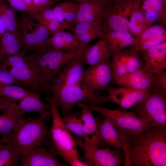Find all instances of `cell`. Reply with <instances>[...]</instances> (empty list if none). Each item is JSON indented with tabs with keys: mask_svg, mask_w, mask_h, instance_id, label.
Instances as JSON below:
<instances>
[{
	"mask_svg": "<svg viewBox=\"0 0 166 166\" xmlns=\"http://www.w3.org/2000/svg\"><path fill=\"white\" fill-rule=\"evenodd\" d=\"M83 56L85 62L90 66L109 59L111 55L104 36L93 45H89Z\"/></svg>",
	"mask_w": 166,
	"mask_h": 166,
	"instance_id": "603a6c76",
	"label": "cell"
},
{
	"mask_svg": "<svg viewBox=\"0 0 166 166\" xmlns=\"http://www.w3.org/2000/svg\"><path fill=\"white\" fill-rule=\"evenodd\" d=\"M114 80L115 83L120 87L146 90L151 93L166 96L159 87L154 74L144 67Z\"/></svg>",
	"mask_w": 166,
	"mask_h": 166,
	"instance_id": "8fae6325",
	"label": "cell"
},
{
	"mask_svg": "<svg viewBox=\"0 0 166 166\" xmlns=\"http://www.w3.org/2000/svg\"><path fill=\"white\" fill-rule=\"evenodd\" d=\"M154 74L159 87L166 94V72L165 70H160Z\"/></svg>",
	"mask_w": 166,
	"mask_h": 166,
	"instance_id": "7bdbcfd3",
	"label": "cell"
},
{
	"mask_svg": "<svg viewBox=\"0 0 166 166\" xmlns=\"http://www.w3.org/2000/svg\"><path fill=\"white\" fill-rule=\"evenodd\" d=\"M27 6L29 10V14L33 13L32 10V0H23Z\"/></svg>",
	"mask_w": 166,
	"mask_h": 166,
	"instance_id": "f6af8a7d",
	"label": "cell"
},
{
	"mask_svg": "<svg viewBox=\"0 0 166 166\" xmlns=\"http://www.w3.org/2000/svg\"><path fill=\"white\" fill-rule=\"evenodd\" d=\"M81 109V117L83 125L84 143L86 144L103 147L106 144L99 132L93 111L89 105L81 102L77 105Z\"/></svg>",
	"mask_w": 166,
	"mask_h": 166,
	"instance_id": "2e32d148",
	"label": "cell"
},
{
	"mask_svg": "<svg viewBox=\"0 0 166 166\" xmlns=\"http://www.w3.org/2000/svg\"><path fill=\"white\" fill-rule=\"evenodd\" d=\"M111 4V1L107 0H86L78 3L74 24L82 22H97L102 25Z\"/></svg>",
	"mask_w": 166,
	"mask_h": 166,
	"instance_id": "4fadbf2b",
	"label": "cell"
},
{
	"mask_svg": "<svg viewBox=\"0 0 166 166\" xmlns=\"http://www.w3.org/2000/svg\"><path fill=\"white\" fill-rule=\"evenodd\" d=\"M42 98L33 96L26 97L16 104L17 109L24 114L26 113H37L40 115L50 110L49 104L42 102Z\"/></svg>",
	"mask_w": 166,
	"mask_h": 166,
	"instance_id": "4316f807",
	"label": "cell"
},
{
	"mask_svg": "<svg viewBox=\"0 0 166 166\" xmlns=\"http://www.w3.org/2000/svg\"><path fill=\"white\" fill-rule=\"evenodd\" d=\"M49 92L52 93L57 107L64 115L72 112L74 106L81 102L101 105L110 101L109 96L95 94L89 89L82 81L72 85L50 88L47 93Z\"/></svg>",
	"mask_w": 166,
	"mask_h": 166,
	"instance_id": "8992f818",
	"label": "cell"
},
{
	"mask_svg": "<svg viewBox=\"0 0 166 166\" xmlns=\"http://www.w3.org/2000/svg\"><path fill=\"white\" fill-rule=\"evenodd\" d=\"M15 13L5 1L0 0V19L7 31L14 33L19 32Z\"/></svg>",
	"mask_w": 166,
	"mask_h": 166,
	"instance_id": "4dcf8cb0",
	"label": "cell"
},
{
	"mask_svg": "<svg viewBox=\"0 0 166 166\" xmlns=\"http://www.w3.org/2000/svg\"><path fill=\"white\" fill-rule=\"evenodd\" d=\"M111 62L113 78L114 80L127 74L128 66L123 49L112 55Z\"/></svg>",
	"mask_w": 166,
	"mask_h": 166,
	"instance_id": "836d02e7",
	"label": "cell"
},
{
	"mask_svg": "<svg viewBox=\"0 0 166 166\" xmlns=\"http://www.w3.org/2000/svg\"><path fill=\"white\" fill-rule=\"evenodd\" d=\"M57 0V2H59V1H61V0Z\"/></svg>",
	"mask_w": 166,
	"mask_h": 166,
	"instance_id": "681fc988",
	"label": "cell"
},
{
	"mask_svg": "<svg viewBox=\"0 0 166 166\" xmlns=\"http://www.w3.org/2000/svg\"><path fill=\"white\" fill-rule=\"evenodd\" d=\"M45 44L54 50L64 51H74L89 45L80 42L73 34L64 30L49 36L46 41Z\"/></svg>",
	"mask_w": 166,
	"mask_h": 166,
	"instance_id": "d6986e66",
	"label": "cell"
},
{
	"mask_svg": "<svg viewBox=\"0 0 166 166\" xmlns=\"http://www.w3.org/2000/svg\"><path fill=\"white\" fill-rule=\"evenodd\" d=\"M166 41V35L137 43L132 49L137 52L145 51L151 47Z\"/></svg>",
	"mask_w": 166,
	"mask_h": 166,
	"instance_id": "f35d334b",
	"label": "cell"
},
{
	"mask_svg": "<svg viewBox=\"0 0 166 166\" xmlns=\"http://www.w3.org/2000/svg\"><path fill=\"white\" fill-rule=\"evenodd\" d=\"M62 121L69 131L77 136L83 137V125L81 117H78L76 113L71 112L61 117Z\"/></svg>",
	"mask_w": 166,
	"mask_h": 166,
	"instance_id": "e575fe53",
	"label": "cell"
},
{
	"mask_svg": "<svg viewBox=\"0 0 166 166\" xmlns=\"http://www.w3.org/2000/svg\"><path fill=\"white\" fill-rule=\"evenodd\" d=\"M6 111L0 115V136L2 138L11 134L18 120L23 115L9 105L7 106Z\"/></svg>",
	"mask_w": 166,
	"mask_h": 166,
	"instance_id": "484cf974",
	"label": "cell"
},
{
	"mask_svg": "<svg viewBox=\"0 0 166 166\" xmlns=\"http://www.w3.org/2000/svg\"><path fill=\"white\" fill-rule=\"evenodd\" d=\"M110 101L126 110L141 102L151 93L149 92L128 88L109 87L107 89Z\"/></svg>",
	"mask_w": 166,
	"mask_h": 166,
	"instance_id": "5bb4252c",
	"label": "cell"
},
{
	"mask_svg": "<svg viewBox=\"0 0 166 166\" xmlns=\"http://www.w3.org/2000/svg\"><path fill=\"white\" fill-rule=\"evenodd\" d=\"M129 16L130 32L136 39L147 26L141 10V0H134Z\"/></svg>",
	"mask_w": 166,
	"mask_h": 166,
	"instance_id": "83f0119b",
	"label": "cell"
},
{
	"mask_svg": "<svg viewBox=\"0 0 166 166\" xmlns=\"http://www.w3.org/2000/svg\"><path fill=\"white\" fill-rule=\"evenodd\" d=\"M166 2V0H144L143 3H141V10L143 12H144L150 7H152L158 14L159 24L165 26Z\"/></svg>",
	"mask_w": 166,
	"mask_h": 166,
	"instance_id": "d590c367",
	"label": "cell"
},
{
	"mask_svg": "<svg viewBox=\"0 0 166 166\" xmlns=\"http://www.w3.org/2000/svg\"><path fill=\"white\" fill-rule=\"evenodd\" d=\"M57 2L56 0H32L33 13L40 12L46 9L50 8Z\"/></svg>",
	"mask_w": 166,
	"mask_h": 166,
	"instance_id": "ab89813d",
	"label": "cell"
},
{
	"mask_svg": "<svg viewBox=\"0 0 166 166\" xmlns=\"http://www.w3.org/2000/svg\"><path fill=\"white\" fill-rule=\"evenodd\" d=\"M29 14L30 18L36 19L39 23L46 28L49 36L61 30L70 29L69 27L57 19L51 8L46 9L40 12H34Z\"/></svg>",
	"mask_w": 166,
	"mask_h": 166,
	"instance_id": "cb8c5ba5",
	"label": "cell"
},
{
	"mask_svg": "<svg viewBox=\"0 0 166 166\" xmlns=\"http://www.w3.org/2000/svg\"><path fill=\"white\" fill-rule=\"evenodd\" d=\"M85 63L82 55L66 64L56 75L45 93L51 87L72 85L82 82Z\"/></svg>",
	"mask_w": 166,
	"mask_h": 166,
	"instance_id": "9a60e30c",
	"label": "cell"
},
{
	"mask_svg": "<svg viewBox=\"0 0 166 166\" xmlns=\"http://www.w3.org/2000/svg\"><path fill=\"white\" fill-rule=\"evenodd\" d=\"M22 44L19 32L6 31L0 44V63L10 56L21 54Z\"/></svg>",
	"mask_w": 166,
	"mask_h": 166,
	"instance_id": "7402d4cb",
	"label": "cell"
},
{
	"mask_svg": "<svg viewBox=\"0 0 166 166\" xmlns=\"http://www.w3.org/2000/svg\"><path fill=\"white\" fill-rule=\"evenodd\" d=\"M0 69L9 72L32 92L39 94L42 92L33 66L31 53L10 56L0 63Z\"/></svg>",
	"mask_w": 166,
	"mask_h": 166,
	"instance_id": "52a82bcc",
	"label": "cell"
},
{
	"mask_svg": "<svg viewBox=\"0 0 166 166\" xmlns=\"http://www.w3.org/2000/svg\"><path fill=\"white\" fill-rule=\"evenodd\" d=\"M103 117L101 118L100 115L95 118L101 137L106 144L117 148H120L124 152V146L117 131L109 119Z\"/></svg>",
	"mask_w": 166,
	"mask_h": 166,
	"instance_id": "44dd1931",
	"label": "cell"
},
{
	"mask_svg": "<svg viewBox=\"0 0 166 166\" xmlns=\"http://www.w3.org/2000/svg\"><path fill=\"white\" fill-rule=\"evenodd\" d=\"M51 116V112L49 110L37 118H21L11 134L1 138L0 142L10 144L20 156L28 153L38 146H42L44 140L49 132L46 122Z\"/></svg>",
	"mask_w": 166,
	"mask_h": 166,
	"instance_id": "3957f363",
	"label": "cell"
},
{
	"mask_svg": "<svg viewBox=\"0 0 166 166\" xmlns=\"http://www.w3.org/2000/svg\"><path fill=\"white\" fill-rule=\"evenodd\" d=\"M75 37L85 44L104 36L102 24L97 22H82L75 24L70 29Z\"/></svg>",
	"mask_w": 166,
	"mask_h": 166,
	"instance_id": "ffe728a7",
	"label": "cell"
},
{
	"mask_svg": "<svg viewBox=\"0 0 166 166\" xmlns=\"http://www.w3.org/2000/svg\"><path fill=\"white\" fill-rule=\"evenodd\" d=\"M74 138L84 152L83 161L89 166H119L124 163V156L121 149L101 148L86 144L77 137Z\"/></svg>",
	"mask_w": 166,
	"mask_h": 166,
	"instance_id": "30bf717a",
	"label": "cell"
},
{
	"mask_svg": "<svg viewBox=\"0 0 166 166\" xmlns=\"http://www.w3.org/2000/svg\"><path fill=\"white\" fill-rule=\"evenodd\" d=\"M6 106L5 105L0 101V110H5Z\"/></svg>",
	"mask_w": 166,
	"mask_h": 166,
	"instance_id": "bcb514c9",
	"label": "cell"
},
{
	"mask_svg": "<svg viewBox=\"0 0 166 166\" xmlns=\"http://www.w3.org/2000/svg\"><path fill=\"white\" fill-rule=\"evenodd\" d=\"M130 111L148 127L166 128V96L152 93Z\"/></svg>",
	"mask_w": 166,
	"mask_h": 166,
	"instance_id": "ba28073f",
	"label": "cell"
},
{
	"mask_svg": "<svg viewBox=\"0 0 166 166\" xmlns=\"http://www.w3.org/2000/svg\"><path fill=\"white\" fill-rule=\"evenodd\" d=\"M131 34L130 32L118 31H109L105 33L104 37L111 56L118 52L124 38Z\"/></svg>",
	"mask_w": 166,
	"mask_h": 166,
	"instance_id": "d6a6232c",
	"label": "cell"
},
{
	"mask_svg": "<svg viewBox=\"0 0 166 166\" xmlns=\"http://www.w3.org/2000/svg\"><path fill=\"white\" fill-rule=\"evenodd\" d=\"M20 155L9 144L6 143L0 149V166H20Z\"/></svg>",
	"mask_w": 166,
	"mask_h": 166,
	"instance_id": "1f68e13d",
	"label": "cell"
},
{
	"mask_svg": "<svg viewBox=\"0 0 166 166\" xmlns=\"http://www.w3.org/2000/svg\"><path fill=\"white\" fill-rule=\"evenodd\" d=\"M89 105L93 112L107 118L114 126L124 146V166H129L128 153L131 143L148 126L130 111L111 109L96 105Z\"/></svg>",
	"mask_w": 166,
	"mask_h": 166,
	"instance_id": "5b68a950",
	"label": "cell"
},
{
	"mask_svg": "<svg viewBox=\"0 0 166 166\" xmlns=\"http://www.w3.org/2000/svg\"><path fill=\"white\" fill-rule=\"evenodd\" d=\"M55 156L42 146H38L28 153L20 156L21 166H63Z\"/></svg>",
	"mask_w": 166,
	"mask_h": 166,
	"instance_id": "e0dca14e",
	"label": "cell"
},
{
	"mask_svg": "<svg viewBox=\"0 0 166 166\" xmlns=\"http://www.w3.org/2000/svg\"><path fill=\"white\" fill-rule=\"evenodd\" d=\"M108 0V1H112L113 0Z\"/></svg>",
	"mask_w": 166,
	"mask_h": 166,
	"instance_id": "f907efd6",
	"label": "cell"
},
{
	"mask_svg": "<svg viewBox=\"0 0 166 166\" xmlns=\"http://www.w3.org/2000/svg\"><path fill=\"white\" fill-rule=\"evenodd\" d=\"M77 3H80L86 0H70Z\"/></svg>",
	"mask_w": 166,
	"mask_h": 166,
	"instance_id": "7dc6e473",
	"label": "cell"
},
{
	"mask_svg": "<svg viewBox=\"0 0 166 166\" xmlns=\"http://www.w3.org/2000/svg\"><path fill=\"white\" fill-rule=\"evenodd\" d=\"M30 96L42 98L40 95L26 89L19 85H0V97L9 99L13 101H18Z\"/></svg>",
	"mask_w": 166,
	"mask_h": 166,
	"instance_id": "f1b7e54d",
	"label": "cell"
},
{
	"mask_svg": "<svg viewBox=\"0 0 166 166\" xmlns=\"http://www.w3.org/2000/svg\"><path fill=\"white\" fill-rule=\"evenodd\" d=\"M15 85L24 86L23 84L15 78L10 73L0 69V85Z\"/></svg>",
	"mask_w": 166,
	"mask_h": 166,
	"instance_id": "60d3db41",
	"label": "cell"
},
{
	"mask_svg": "<svg viewBox=\"0 0 166 166\" xmlns=\"http://www.w3.org/2000/svg\"><path fill=\"white\" fill-rule=\"evenodd\" d=\"M141 53L144 67L150 72L166 69V41Z\"/></svg>",
	"mask_w": 166,
	"mask_h": 166,
	"instance_id": "ac0fdd59",
	"label": "cell"
},
{
	"mask_svg": "<svg viewBox=\"0 0 166 166\" xmlns=\"http://www.w3.org/2000/svg\"><path fill=\"white\" fill-rule=\"evenodd\" d=\"M113 78L110 60L84 70L82 81L89 90H105Z\"/></svg>",
	"mask_w": 166,
	"mask_h": 166,
	"instance_id": "7c38bea8",
	"label": "cell"
},
{
	"mask_svg": "<svg viewBox=\"0 0 166 166\" xmlns=\"http://www.w3.org/2000/svg\"><path fill=\"white\" fill-rule=\"evenodd\" d=\"M165 35H166V28L164 26L159 24L149 25L136 39V43Z\"/></svg>",
	"mask_w": 166,
	"mask_h": 166,
	"instance_id": "8d00e7d4",
	"label": "cell"
},
{
	"mask_svg": "<svg viewBox=\"0 0 166 166\" xmlns=\"http://www.w3.org/2000/svg\"><path fill=\"white\" fill-rule=\"evenodd\" d=\"M89 45L69 51L57 50L47 46L34 50L31 53L32 62L42 92L45 93L54 77L64 66L83 55Z\"/></svg>",
	"mask_w": 166,
	"mask_h": 166,
	"instance_id": "277c9868",
	"label": "cell"
},
{
	"mask_svg": "<svg viewBox=\"0 0 166 166\" xmlns=\"http://www.w3.org/2000/svg\"><path fill=\"white\" fill-rule=\"evenodd\" d=\"M16 12H26L29 13L30 10L23 0H4Z\"/></svg>",
	"mask_w": 166,
	"mask_h": 166,
	"instance_id": "b9f144b4",
	"label": "cell"
},
{
	"mask_svg": "<svg viewBox=\"0 0 166 166\" xmlns=\"http://www.w3.org/2000/svg\"><path fill=\"white\" fill-rule=\"evenodd\" d=\"M133 2L134 0H113L107 17L113 19H128L131 12Z\"/></svg>",
	"mask_w": 166,
	"mask_h": 166,
	"instance_id": "f546056e",
	"label": "cell"
},
{
	"mask_svg": "<svg viewBox=\"0 0 166 166\" xmlns=\"http://www.w3.org/2000/svg\"><path fill=\"white\" fill-rule=\"evenodd\" d=\"M45 99L50 106L52 124L42 146H46L53 155L61 156L72 166H89L80 159L77 142L63 123L53 98L49 96Z\"/></svg>",
	"mask_w": 166,
	"mask_h": 166,
	"instance_id": "7a4b0ae2",
	"label": "cell"
},
{
	"mask_svg": "<svg viewBox=\"0 0 166 166\" xmlns=\"http://www.w3.org/2000/svg\"><path fill=\"white\" fill-rule=\"evenodd\" d=\"M128 66V73L136 71L144 67L143 61L138 54V52L132 48L130 50L124 49Z\"/></svg>",
	"mask_w": 166,
	"mask_h": 166,
	"instance_id": "74e56055",
	"label": "cell"
},
{
	"mask_svg": "<svg viewBox=\"0 0 166 166\" xmlns=\"http://www.w3.org/2000/svg\"><path fill=\"white\" fill-rule=\"evenodd\" d=\"M129 166H166V128L148 127L132 140Z\"/></svg>",
	"mask_w": 166,
	"mask_h": 166,
	"instance_id": "6da1fadb",
	"label": "cell"
},
{
	"mask_svg": "<svg viewBox=\"0 0 166 166\" xmlns=\"http://www.w3.org/2000/svg\"><path fill=\"white\" fill-rule=\"evenodd\" d=\"M20 17L18 29L21 31L22 42L21 54L47 46L45 42L49 35L46 28L38 23L34 22L24 12L20 13Z\"/></svg>",
	"mask_w": 166,
	"mask_h": 166,
	"instance_id": "9c48e42d",
	"label": "cell"
},
{
	"mask_svg": "<svg viewBox=\"0 0 166 166\" xmlns=\"http://www.w3.org/2000/svg\"><path fill=\"white\" fill-rule=\"evenodd\" d=\"M3 145V144H2V143L1 142H0V149L1 148Z\"/></svg>",
	"mask_w": 166,
	"mask_h": 166,
	"instance_id": "c3c4849f",
	"label": "cell"
},
{
	"mask_svg": "<svg viewBox=\"0 0 166 166\" xmlns=\"http://www.w3.org/2000/svg\"><path fill=\"white\" fill-rule=\"evenodd\" d=\"M78 7V3L66 1L56 4L51 9L57 19L71 29L75 24Z\"/></svg>",
	"mask_w": 166,
	"mask_h": 166,
	"instance_id": "d4e9b609",
	"label": "cell"
},
{
	"mask_svg": "<svg viewBox=\"0 0 166 166\" xmlns=\"http://www.w3.org/2000/svg\"><path fill=\"white\" fill-rule=\"evenodd\" d=\"M6 31L5 25L3 22L0 19V44L3 35Z\"/></svg>",
	"mask_w": 166,
	"mask_h": 166,
	"instance_id": "ee69618b",
	"label": "cell"
}]
</instances>
